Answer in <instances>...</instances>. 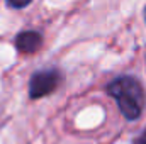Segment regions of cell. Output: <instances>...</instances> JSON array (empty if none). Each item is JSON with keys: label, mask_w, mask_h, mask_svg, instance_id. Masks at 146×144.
Returning a JSON list of instances; mask_svg holds the SVG:
<instances>
[{"label": "cell", "mask_w": 146, "mask_h": 144, "mask_svg": "<svg viewBox=\"0 0 146 144\" xmlns=\"http://www.w3.org/2000/svg\"><path fill=\"white\" fill-rule=\"evenodd\" d=\"M31 2H33V0H7L9 7H12V9H24V7H27Z\"/></svg>", "instance_id": "cell-4"}, {"label": "cell", "mask_w": 146, "mask_h": 144, "mask_svg": "<svg viewBox=\"0 0 146 144\" xmlns=\"http://www.w3.org/2000/svg\"><path fill=\"white\" fill-rule=\"evenodd\" d=\"M145 20H146V7H145Z\"/></svg>", "instance_id": "cell-6"}, {"label": "cell", "mask_w": 146, "mask_h": 144, "mask_svg": "<svg viewBox=\"0 0 146 144\" xmlns=\"http://www.w3.org/2000/svg\"><path fill=\"white\" fill-rule=\"evenodd\" d=\"M107 93L117 102V107L127 120H136L145 108V90L133 76H119L107 85Z\"/></svg>", "instance_id": "cell-1"}, {"label": "cell", "mask_w": 146, "mask_h": 144, "mask_svg": "<svg viewBox=\"0 0 146 144\" xmlns=\"http://www.w3.org/2000/svg\"><path fill=\"white\" fill-rule=\"evenodd\" d=\"M134 144H146V131H143V134L134 141Z\"/></svg>", "instance_id": "cell-5"}, {"label": "cell", "mask_w": 146, "mask_h": 144, "mask_svg": "<svg viewBox=\"0 0 146 144\" xmlns=\"http://www.w3.org/2000/svg\"><path fill=\"white\" fill-rule=\"evenodd\" d=\"M61 81V75L58 70H41L31 76L29 81V97L31 98H41L49 93H53Z\"/></svg>", "instance_id": "cell-2"}, {"label": "cell", "mask_w": 146, "mask_h": 144, "mask_svg": "<svg viewBox=\"0 0 146 144\" xmlns=\"http://www.w3.org/2000/svg\"><path fill=\"white\" fill-rule=\"evenodd\" d=\"M41 44H42V36L36 31H24V32L17 34V37H15V48L26 54L36 53L41 48Z\"/></svg>", "instance_id": "cell-3"}]
</instances>
